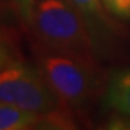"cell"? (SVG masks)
Wrapping results in <instances>:
<instances>
[{
  "label": "cell",
  "mask_w": 130,
  "mask_h": 130,
  "mask_svg": "<svg viewBox=\"0 0 130 130\" xmlns=\"http://www.w3.org/2000/svg\"><path fill=\"white\" fill-rule=\"evenodd\" d=\"M82 17L92 39L94 53L106 51L111 41V24L101 0H70Z\"/></svg>",
  "instance_id": "cell-4"
},
{
  "label": "cell",
  "mask_w": 130,
  "mask_h": 130,
  "mask_svg": "<svg viewBox=\"0 0 130 130\" xmlns=\"http://www.w3.org/2000/svg\"><path fill=\"white\" fill-rule=\"evenodd\" d=\"M0 101L36 115H46L63 105L40 69L14 61L0 70Z\"/></svg>",
  "instance_id": "cell-3"
},
{
  "label": "cell",
  "mask_w": 130,
  "mask_h": 130,
  "mask_svg": "<svg viewBox=\"0 0 130 130\" xmlns=\"http://www.w3.org/2000/svg\"><path fill=\"white\" fill-rule=\"evenodd\" d=\"M39 69L63 105L71 110L86 107L100 87L93 57L46 51L39 58Z\"/></svg>",
  "instance_id": "cell-2"
},
{
  "label": "cell",
  "mask_w": 130,
  "mask_h": 130,
  "mask_svg": "<svg viewBox=\"0 0 130 130\" xmlns=\"http://www.w3.org/2000/svg\"><path fill=\"white\" fill-rule=\"evenodd\" d=\"M40 115L0 101V130H25L36 128Z\"/></svg>",
  "instance_id": "cell-6"
},
{
  "label": "cell",
  "mask_w": 130,
  "mask_h": 130,
  "mask_svg": "<svg viewBox=\"0 0 130 130\" xmlns=\"http://www.w3.org/2000/svg\"><path fill=\"white\" fill-rule=\"evenodd\" d=\"M107 13L119 19L130 21V0H101Z\"/></svg>",
  "instance_id": "cell-7"
},
{
  "label": "cell",
  "mask_w": 130,
  "mask_h": 130,
  "mask_svg": "<svg viewBox=\"0 0 130 130\" xmlns=\"http://www.w3.org/2000/svg\"><path fill=\"white\" fill-rule=\"evenodd\" d=\"M14 61L17 60L14 59L12 50L3 39H0V70H3L4 68L9 66L10 64H12Z\"/></svg>",
  "instance_id": "cell-9"
},
{
  "label": "cell",
  "mask_w": 130,
  "mask_h": 130,
  "mask_svg": "<svg viewBox=\"0 0 130 130\" xmlns=\"http://www.w3.org/2000/svg\"><path fill=\"white\" fill-rule=\"evenodd\" d=\"M107 108L130 118V68L115 71L106 84Z\"/></svg>",
  "instance_id": "cell-5"
},
{
  "label": "cell",
  "mask_w": 130,
  "mask_h": 130,
  "mask_svg": "<svg viewBox=\"0 0 130 130\" xmlns=\"http://www.w3.org/2000/svg\"><path fill=\"white\" fill-rule=\"evenodd\" d=\"M17 7L19 14L22 16L23 21L27 24L30 25L32 18V12H34V6L36 0H11Z\"/></svg>",
  "instance_id": "cell-8"
},
{
  "label": "cell",
  "mask_w": 130,
  "mask_h": 130,
  "mask_svg": "<svg viewBox=\"0 0 130 130\" xmlns=\"http://www.w3.org/2000/svg\"><path fill=\"white\" fill-rule=\"evenodd\" d=\"M30 25L47 51L95 58L88 29L70 0H37Z\"/></svg>",
  "instance_id": "cell-1"
}]
</instances>
